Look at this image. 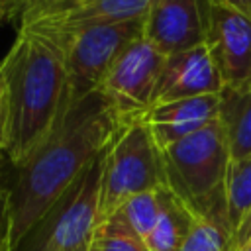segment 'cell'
I'll return each instance as SVG.
<instances>
[{
    "mask_svg": "<svg viewBox=\"0 0 251 251\" xmlns=\"http://www.w3.org/2000/svg\"><path fill=\"white\" fill-rule=\"evenodd\" d=\"M112 104L96 90L73 104L53 131L20 163L8 188L12 249L122 127Z\"/></svg>",
    "mask_w": 251,
    "mask_h": 251,
    "instance_id": "cell-1",
    "label": "cell"
},
{
    "mask_svg": "<svg viewBox=\"0 0 251 251\" xmlns=\"http://www.w3.org/2000/svg\"><path fill=\"white\" fill-rule=\"evenodd\" d=\"M6 106L2 153L18 167L69 110L63 39L37 18H20L16 41L0 63Z\"/></svg>",
    "mask_w": 251,
    "mask_h": 251,
    "instance_id": "cell-2",
    "label": "cell"
},
{
    "mask_svg": "<svg viewBox=\"0 0 251 251\" xmlns=\"http://www.w3.org/2000/svg\"><path fill=\"white\" fill-rule=\"evenodd\" d=\"M161 151L167 186L194 216H227L226 178L231 157L220 120Z\"/></svg>",
    "mask_w": 251,
    "mask_h": 251,
    "instance_id": "cell-3",
    "label": "cell"
},
{
    "mask_svg": "<svg viewBox=\"0 0 251 251\" xmlns=\"http://www.w3.org/2000/svg\"><path fill=\"white\" fill-rule=\"evenodd\" d=\"M104 151L53 202L12 251H92L100 226Z\"/></svg>",
    "mask_w": 251,
    "mask_h": 251,
    "instance_id": "cell-4",
    "label": "cell"
},
{
    "mask_svg": "<svg viewBox=\"0 0 251 251\" xmlns=\"http://www.w3.org/2000/svg\"><path fill=\"white\" fill-rule=\"evenodd\" d=\"M163 186H167L163 151L149 127L141 120L122 126L104 151L100 224L127 198Z\"/></svg>",
    "mask_w": 251,
    "mask_h": 251,
    "instance_id": "cell-5",
    "label": "cell"
},
{
    "mask_svg": "<svg viewBox=\"0 0 251 251\" xmlns=\"http://www.w3.org/2000/svg\"><path fill=\"white\" fill-rule=\"evenodd\" d=\"M43 22L55 27L63 39L69 108L84 96L96 92L124 49L143 37V18L118 24H88L78 27H59L47 20Z\"/></svg>",
    "mask_w": 251,
    "mask_h": 251,
    "instance_id": "cell-6",
    "label": "cell"
},
{
    "mask_svg": "<svg viewBox=\"0 0 251 251\" xmlns=\"http://www.w3.org/2000/svg\"><path fill=\"white\" fill-rule=\"evenodd\" d=\"M165 55L147 39L129 43L110 67L98 92L112 104L122 124L141 120L155 104V88L163 69Z\"/></svg>",
    "mask_w": 251,
    "mask_h": 251,
    "instance_id": "cell-7",
    "label": "cell"
},
{
    "mask_svg": "<svg viewBox=\"0 0 251 251\" xmlns=\"http://www.w3.org/2000/svg\"><path fill=\"white\" fill-rule=\"evenodd\" d=\"M224 92L251 90V20L208 0L206 39Z\"/></svg>",
    "mask_w": 251,
    "mask_h": 251,
    "instance_id": "cell-8",
    "label": "cell"
},
{
    "mask_svg": "<svg viewBox=\"0 0 251 251\" xmlns=\"http://www.w3.org/2000/svg\"><path fill=\"white\" fill-rule=\"evenodd\" d=\"M143 39L163 55L208 39V0H155L143 18Z\"/></svg>",
    "mask_w": 251,
    "mask_h": 251,
    "instance_id": "cell-9",
    "label": "cell"
},
{
    "mask_svg": "<svg viewBox=\"0 0 251 251\" xmlns=\"http://www.w3.org/2000/svg\"><path fill=\"white\" fill-rule=\"evenodd\" d=\"M222 92L224 84L208 43L165 55L155 88V104Z\"/></svg>",
    "mask_w": 251,
    "mask_h": 251,
    "instance_id": "cell-10",
    "label": "cell"
},
{
    "mask_svg": "<svg viewBox=\"0 0 251 251\" xmlns=\"http://www.w3.org/2000/svg\"><path fill=\"white\" fill-rule=\"evenodd\" d=\"M222 94L180 98L153 104L141 122L149 127L159 149H165L220 120Z\"/></svg>",
    "mask_w": 251,
    "mask_h": 251,
    "instance_id": "cell-11",
    "label": "cell"
},
{
    "mask_svg": "<svg viewBox=\"0 0 251 251\" xmlns=\"http://www.w3.org/2000/svg\"><path fill=\"white\" fill-rule=\"evenodd\" d=\"M155 0H82L61 6L22 4L20 16L47 20L59 27H78L88 24H118L145 18Z\"/></svg>",
    "mask_w": 251,
    "mask_h": 251,
    "instance_id": "cell-12",
    "label": "cell"
},
{
    "mask_svg": "<svg viewBox=\"0 0 251 251\" xmlns=\"http://www.w3.org/2000/svg\"><path fill=\"white\" fill-rule=\"evenodd\" d=\"M169 194H171L169 186L135 194V196L127 198L102 224H108V226L122 229V231H127L139 239H145L149 235V231L155 227L159 216L163 214L165 204L169 200Z\"/></svg>",
    "mask_w": 251,
    "mask_h": 251,
    "instance_id": "cell-13",
    "label": "cell"
},
{
    "mask_svg": "<svg viewBox=\"0 0 251 251\" xmlns=\"http://www.w3.org/2000/svg\"><path fill=\"white\" fill-rule=\"evenodd\" d=\"M220 122L226 131L231 161L249 157L251 155V90L222 92Z\"/></svg>",
    "mask_w": 251,
    "mask_h": 251,
    "instance_id": "cell-14",
    "label": "cell"
},
{
    "mask_svg": "<svg viewBox=\"0 0 251 251\" xmlns=\"http://www.w3.org/2000/svg\"><path fill=\"white\" fill-rule=\"evenodd\" d=\"M194 222L196 216L192 214V210L184 202H180L171 190L163 214L143 241L149 251H180Z\"/></svg>",
    "mask_w": 251,
    "mask_h": 251,
    "instance_id": "cell-15",
    "label": "cell"
},
{
    "mask_svg": "<svg viewBox=\"0 0 251 251\" xmlns=\"http://www.w3.org/2000/svg\"><path fill=\"white\" fill-rule=\"evenodd\" d=\"M180 251H235V233L227 216H196Z\"/></svg>",
    "mask_w": 251,
    "mask_h": 251,
    "instance_id": "cell-16",
    "label": "cell"
},
{
    "mask_svg": "<svg viewBox=\"0 0 251 251\" xmlns=\"http://www.w3.org/2000/svg\"><path fill=\"white\" fill-rule=\"evenodd\" d=\"M226 204L227 218L235 229L251 212V155L239 161H231L226 178Z\"/></svg>",
    "mask_w": 251,
    "mask_h": 251,
    "instance_id": "cell-17",
    "label": "cell"
},
{
    "mask_svg": "<svg viewBox=\"0 0 251 251\" xmlns=\"http://www.w3.org/2000/svg\"><path fill=\"white\" fill-rule=\"evenodd\" d=\"M92 251H149V247L143 239L127 231L116 229L108 224H100L92 243Z\"/></svg>",
    "mask_w": 251,
    "mask_h": 251,
    "instance_id": "cell-18",
    "label": "cell"
},
{
    "mask_svg": "<svg viewBox=\"0 0 251 251\" xmlns=\"http://www.w3.org/2000/svg\"><path fill=\"white\" fill-rule=\"evenodd\" d=\"M0 251H12V218L8 188L0 184Z\"/></svg>",
    "mask_w": 251,
    "mask_h": 251,
    "instance_id": "cell-19",
    "label": "cell"
},
{
    "mask_svg": "<svg viewBox=\"0 0 251 251\" xmlns=\"http://www.w3.org/2000/svg\"><path fill=\"white\" fill-rule=\"evenodd\" d=\"M210 2L220 4V6H224L231 12H237V14L251 20V0H210Z\"/></svg>",
    "mask_w": 251,
    "mask_h": 251,
    "instance_id": "cell-20",
    "label": "cell"
},
{
    "mask_svg": "<svg viewBox=\"0 0 251 251\" xmlns=\"http://www.w3.org/2000/svg\"><path fill=\"white\" fill-rule=\"evenodd\" d=\"M249 237H251V212L245 216V220L235 229V247L241 245V243H245Z\"/></svg>",
    "mask_w": 251,
    "mask_h": 251,
    "instance_id": "cell-21",
    "label": "cell"
},
{
    "mask_svg": "<svg viewBox=\"0 0 251 251\" xmlns=\"http://www.w3.org/2000/svg\"><path fill=\"white\" fill-rule=\"evenodd\" d=\"M4 137H6V106H4V86L0 78V153L4 149Z\"/></svg>",
    "mask_w": 251,
    "mask_h": 251,
    "instance_id": "cell-22",
    "label": "cell"
},
{
    "mask_svg": "<svg viewBox=\"0 0 251 251\" xmlns=\"http://www.w3.org/2000/svg\"><path fill=\"white\" fill-rule=\"evenodd\" d=\"M73 2H82V0H25V4H37V6H61V4H73Z\"/></svg>",
    "mask_w": 251,
    "mask_h": 251,
    "instance_id": "cell-23",
    "label": "cell"
},
{
    "mask_svg": "<svg viewBox=\"0 0 251 251\" xmlns=\"http://www.w3.org/2000/svg\"><path fill=\"white\" fill-rule=\"evenodd\" d=\"M10 4H12V0H0V22H2V18L6 16V12H8Z\"/></svg>",
    "mask_w": 251,
    "mask_h": 251,
    "instance_id": "cell-24",
    "label": "cell"
},
{
    "mask_svg": "<svg viewBox=\"0 0 251 251\" xmlns=\"http://www.w3.org/2000/svg\"><path fill=\"white\" fill-rule=\"evenodd\" d=\"M235 251H251V237L245 241V243H241V245H237L235 247Z\"/></svg>",
    "mask_w": 251,
    "mask_h": 251,
    "instance_id": "cell-25",
    "label": "cell"
}]
</instances>
